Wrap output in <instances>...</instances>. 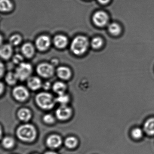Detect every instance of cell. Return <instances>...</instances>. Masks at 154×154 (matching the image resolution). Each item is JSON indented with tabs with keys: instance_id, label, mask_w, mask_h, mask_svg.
<instances>
[{
	"instance_id": "obj_16",
	"label": "cell",
	"mask_w": 154,
	"mask_h": 154,
	"mask_svg": "<svg viewBox=\"0 0 154 154\" xmlns=\"http://www.w3.org/2000/svg\"><path fill=\"white\" fill-rule=\"evenodd\" d=\"M57 75L61 79L67 80L70 78L71 75V70L66 66H60L57 70Z\"/></svg>"
},
{
	"instance_id": "obj_10",
	"label": "cell",
	"mask_w": 154,
	"mask_h": 154,
	"mask_svg": "<svg viewBox=\"0 0 154 154\" xmlns=\"http://www.w3.org/2000/svg\"><path fill=\"white\" fill-rule=\"evenodd\" d=\"M72 110L69 107L63 105L56 111V116L58 119L62 120L67 119L71 116Z\"/></svg>"
},
{
	"instance_id": "obj_12",
	"label": "cell",
	"mask_w": 154,
	"mask_h": 154,
	"mask_svg": "<svg viewBox=\"0 0 154 154\" xmlns=\"http://www.w3.org/2000/svg\"><path fill=\"white\" fill-rule=\"evenodd\" d=\"M62 143L61 138L57 135H53L48 137L47 140V144L49 147L56 148L58 147Z\"/></svg>"
},
{
	"instance_id": "obj_19",
	"label": "cell",
	"mask_w": 154,
	"mask_h": 154,
	"mask_svg": "<svg viewBox=\"0 0 154 154\" xmlns=\"http://www.w3.org/2000/svg\"><path fill=\"white\" fill-rule=\"evenodd\" d=\"M18 116L21 120L28 121L31 118V113L28 109H22L19 111Z\"/></svg>"
},
{
	"instance_id": "obj_23",
	"label": "cell",
	"mask_w": 154,
	"mask_h": 154,
	"mask_svg": "<svg viewBox=\"0 0 154 154\" xmlns=\"http://www.w3.org/2000/svg\"><path fill=\"white\" fill-rule=\"evenodd\" d=\"M103 44L102 39L100 37H95L92 39L91 41V45L93 48L98 49L101 47Z\"/></svg>"
},
{
	"instance_id": "obj_25",
	"label": "cell",
	"mask_w": 154,
	"mask_h": 154,
	"mask_svg": "<svg viewBox=\"0 0 154 154\" xmlns=\"http://www.w3.org/2000/svg\"><path fill=\"white\" fill-rule=\"evenodd\" d=\"M2 144L6 148H11L14 146L15 141L14 139L11 137H6L3 140Z\"/></svg>"
},
{
	"instance_id": "obj_29",
	"label": "cell",
	"mask_w": 154,
	"mask_h": 154,
	"mask_svg": "<svg viewBox=\"0 0 154 154\" xmlns=\"http://www.w3.org/2000/svg\"><path fill=\"white\" fill-rule=\"evenodd\" d=\"M23 57L20 54H16L13 57V61L14 63L17 64H20L22 63Z\"/></svg>"
},
{
	"instance_id": "obj_28",
	"label": "cell",
	"mask_w": 154,
	"mask_h": 154,
	"mask_svg": "<svg viewBox=\"0 0 154 154\" xmlns=\"http://www.w3.org/2000/svg\"><path fill=\"white\" fill-rule=\"evenodd\" d=\"M43 119L45 122L48 123V124L53 123L54 121V117L50 114H48L45 115Z\"/></svg>"
},
{
	"instance_id": "obj_18",
	"label": "cell",
	"mask_w": 154,
	"mask_h": 154,
	"mask_svg": "<svg viewBox=\"0 0 154 154\" xmlns=\"http://www.w3.org/2000/svg\"><path fill=\"white\" fill-rule=\"evenodd\" d=\"M109 32L113 36H118L120 34L122 29L120 26L116 23H112L109 24L108 27Z\"/></svg>"
},
{
	"instance_id": "obj_20",
	"label": "cell",
	"mask_w": 154,
	"mask_h": 154,
	"mask_svg": "<svg viewBox=\"0 0 154 154\" xmlns=\"http://www.w3.org/2000/svg\"><path fill=\"white\" fill-rule=\"evenodd\" d=\"M13 8V5L10 0L0 1V10L2 12L10 11Z\"/></svg>"
},
{
	"instance_id": "obj_3",
	"label": "cell",
	"mask_w": 154,
	"mask_h": 154,
	"mask_svg": "<svg viewBox=\"0 0 154 154\" xmlns=\"http://www.w3.org/2000/svg\"><path fill=\"white\" fill-rule=\"evenodd\" d=\"M36 101L38 105L42 109H49L54 107L56 100L50 94L42 92L37 95Z\"/></svg>"
},
{
	"instance_id": "obj_6",
	"label": "cell",
	"mask_w": 154,
	"mask_h": 154,
	"mask_svg": "<svg viewBox=\"0 0 154 154\" xmlns=\"http://www.w3.org/2000/svg\"><path fill=\"white\" fill-rule=\"evenodd\" d=\"M93 21L97 26L102 27L108 24L109 16L106 12L98 11L95 12L93 17Z\"/></svg>"
},
{
	"instance_id": "obj_1",
	"label": "cell",
	"mask_w": 154,
	"mask_h": 154,
	"mask_svg": "<svg viewBox=\"0 0 154 154\" xmlns=\"http://www.w3.org/2000/svg\"><path fill=\"white\" fill-rule=\"evenodd\" d=\"M89 45L88 39L83 36H78L72 41L71 49L75 54H82L86 52Z\"/></svg>"
},
{
	"instance_id": "obj_30",
	"label": "cell",
	"mask_w": 154,
	"mask_h": 154,
	"mask_svg": "<svg viewBox=\"0 0 154 154\" xmlns=\"http://www.w3.org/2000/svg\"><path fill=\"white\" fill-rule=\"evenodd\" d=\"M43 86L45 90H48L51 86V84L49 82H46L43 85Z\"/></svg>"
},
{
	"instance_id": "obj_2",
	"label": "cell",
	"mask_w": 154,
	"mask_h": 154,
	"mask_svg": "<svg viewBox=\"0 0 154 154\" xmlns=\"http://www.w3.org/2000/svg\"><path fill=\"white\" fill-rule=\"evenodd\" d=\"M18 137L23 141H32L35 138L36 131L35 127L30 124H26L19 127L17 131Z\"/></svg>"
},
{
	"instance_id": "obj_32",
	"label": "cell",
	"mask_w": 154,
	"mask_h": 154,
	"mask_svg": "<svg viewBox=\"0 0 154 154\" xmlns=\"http://www.w3.org/2000/svg\"><path fill=\"white\" fill-rule=\"evenodd\" d=\"M3 72H4V66H3L2 63H1V76L3 75Z\"/></svg>"
},
{
	"instance_id": "obj_31",
	"label": "cell",
	"mask_w": 154,
	"mask_h": 154,
	"mask_svg": "<svg viewBox=\"0 0 154 154\" xmlns=\"http://www.w3.org/2000/svg\"><path fill=\"white\" fill-rule=\"evenodd\" d=\"M98 1L100 3L103 5L107 4L110 1V0H98Z\"/></svg>"
},
{
	"instance_id": "obj_21",
	"label": "cell",
	"mask_w": 154,
	"mask_h": 154,
	"mask_svg": "<svg viewBox=\"0 0 154 154\" xmlns=\"http://www.w3.org/2000/svg\"><path fill=\"white\" fill-rule=\"evenodd\" d=\"M53 88L54 91L59 95L64 93L66 86L65 84L62 82H57L53 85Z\"/></svg>"
},
{
	"instance_id": "obj_17",
	"label": "cell",
	"mask_w": 154,
	"mask_h": 154,
	"mask_svg": "<svg viewBox=\"0 0 154 154\" xmlns=\"http://www.w3.org/2000/svg\"><path fill=\"white\" fill-rule=\"evenodd\" d=\"M144 133L143 128H141L140 127H135L130 131V135L131 138L136 140H139L142 139Z\"/></svg>"
},
{
	"instance_id": "obj_9",
	"label": "cell",
	"mask_w": 154,
	"mask_h": 154,
	"mask_svg": "<svg viewBox=\"0 0 154 154\" xmlns=\"http://www.w3.org/2000/svg\"><path fill=\"white\" fill-rule=\"evenodd\" d=\"M143 129L144 133L149 137L154 136V117L147 119L143 123Z\"/></svg>"
},
{
	"instance_id": "obj_11",
	"label": "cell",
	"mask_w": 154,
	"mask_h": 154,
	"mask_svg": "<svg viewBox=\"0 0 154 154\" xmlns=\"http://www.w3.org/2000/svg\"><path fill=\"white\" fill-rule=\"evenodd\" d=\"M12 46L10 44H6L2 46L0 50V55L2 58L8 60L11 57L13 53Z\"/></svg>"
},
{
	"instance_id": "obj_26",
	"label": "cell",
	"mask_w": 154,
	"mask_h": 154,
	"mask_svg": "<svg viewBox=\"0 0 154 154\" xmlns=\"http://www.w3.org/2000/svg\"><path fill=\"white\" fill-rule=\"evenodd\" d=\"M21 41V36L18 35H13L9 39V43L11 46L17 45L20 44Z\"/></svg>"
},
{
	"instance_id": "obj_13",
	"label": "cell",
	"mask_w": 154,
	"mask_h": 154,
	"mask_svg": "<svg viewBox=\"0 0 154 154\" xmlns=\"http://www.w3.org/2000/svg\"><path fill=\"white\" fill-rule=\"evenodd\" d=\"M54 43L57 48H64L67 45L68 40L67 38L63 35H57L54 38Z\"/></svg>"
},
{
	"instance_id": "obj_14",
	"label": "cell",
	"mask_w": 154,
	"mask_h": 154,
	"mask_svg": "<svg viewBox=\"0 0 154 154\" xmlns=\"http://www.w3.org/2000/svg\"><path fill=\"white\" fill-rule=\"evenodd\" d=\"M27 85L28 87L32 90H37L42 86L41 80L36 76L30 77L28 79Z\"/></svg>"
},
{
	"instance_id": "obj_33",
	"label": "cell",
	"mask_w": 154,
	"mask_h": 154,
	"mask_svg": "<svg viewBox=\"0 0 154 154\" xmlns=\"http://www.w3.org/2000/svg\"><path fill=\"white\" fill-rule=\"evenodd\" d=\"M45 154H57L55 152H53V151H48L46 152Z\"/></svg>"
},
{
	"instance_id": "obj_22",
	"label": "cell",
	"mask_w": 154,
	"mask_h": 154,
	"mask_svg": "<svg viewBox=\"0 0 154 154\" xmlns=\"http://www.w3.org/2000/svg\"><path fill=\"white\" fill-rule=\"evenodd\" d=\"M18 78L17 75L15 73L10 72L8 73L5 77L6 82L10 85H13L15 84L17 81Z\"/></svg>"
},
{
	"instance_id": "obj_24",
	"label": "cell",
	"mask_w": 154,
	"mask_h": 154,
	"mask_svg": "<svg viewBox=\"0 0 154 154\" xmlns=\"http://www.w3.org/2000/svg\"><path fill=\"white\" fill-rule=\"evenodd\" d=\"M77 144V139L73 137H68L65 140L66 146L70 148L75 147Z\"/></svg>"
},
{
	"instance_id": "obj_27",
	"label": "cell",
	"mask_w": 154,
	"mask_h": 154,
	"mask_svg": "<svg viewBox=\"0 0 154 154\" xmlns=\"http://www.w3.org/2000/svg\"><path fill=\"white\" fill-rule=\"evenodd\" d=\"M56 101L58 102L63 105H64L69 101V97L64 94H59V96L56 100Z\"/></svg>"
},
{
	"instance_id": "obj_4",
	"label": "cell",
	"mask_w": 154,
	"mask_h": 154,
	"mask_svg": "<svg viewBox=\"0 0 154 154\" xmlns=\"http://www.w3.org/2000/svg\"><path fill=\"white\" fill-rule=\"evenodd\" d=\"M32 67L28 63H22L19 64L16 70L15 73L18 78L21 81L28 79L32 73Z\"/></svg>"
},
{
	"instance_id": "obj_7",
	"label": "cell",
	"mask_w": 154,
	"mask_h": 154,
	"mask_svg": "<svg viewBox=\"0 0 154 154\" xmlns=\"http://www.w3.org/2000/svg\"><path fill=\"white\" fill-rule=\"evenodd\" d=\"M14 97L18 100L24 101L27 99L29 92L26 88L23 86H18L13 91Z\"/></svg>"
},
{
	"instance_id": "obj_5",
	"label": "cell",
	"mask_w": 154,
	"mask_h": 154,
	"mask_svg": "<svg viewBox=\"0 0 154 154\" xmlns=\"http://www.w3.org/2000/svg\"><path fill=\"white\" fill-rule=\"evenodd\" d=\"M37 72L42 77L48 78L51 77L54 74V66L50 64L43 63L38 65L37 68Z\"/></svg>"
},
{
	"instance_id": "obj_15",
	"label": "cell",
	"mask_w": 154,
	"mask_h": 154,
	"mask_svg": "<svg viewBox=\"0 0 154 154\" xmlns=\"http://www.w3.org/2000/svg\"><path fill=\"white\" fill-rule=\"evenodd\" d=\"M22 54L26 57L30 58L32 57L35 53V48L32 44L26 43L21 48Z\"/></svg>"
},
{
	"instance_id": "obj_8",
	"label": "cell",
	"mask_w": 154,
	"mask_h": 154,
	"mask_svg": "<svg viewBox=\"0 0 154 154\" xmlns=\"http://www.w3.org/2000/svg\"><path fill=\"white\" fill-rule=\"evenodd\" d=\"M50 39L46 35H41L36 40V46L38 50L45 51L50 46Z\"/></svg>"
}]
</instances>
